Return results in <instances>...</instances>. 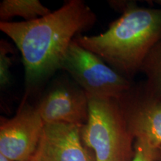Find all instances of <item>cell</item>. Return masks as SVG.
Segmentation results:
<instances>
[{"mask_svg": "<svg viewBox=\"0 0 161 161\" xmlns=\"http://www.w3.org/2000/svg\"><path fill=\"white\" fill-rule=\"evenodd\" d=\"M12 46L5 40L0 41V85L5 88L10 82V68L12 64Z\"/></svg>", "mask_w": 161, "mask_h": 161, "instance_id": "obj_11", "label": "cell"}, {"mask_svg": "<svg viewBox=\"0 0 161 161\" xmlns=\"http://www.w3.org/2000/svg\"><path fill=\"white\" fill-rule=\"evenodd\" d=\"M159 161H161V148H160V160H159Z\"/></svg>", "mask_w": 161, "mask_h": 161, "instance_id": "obj_16", "label": "cell"}, {"mask_svg": "<svg viewBox=\"0 0 161 161\" xmlns=\"http://www.w3.org/2000/svg\"><path fill=\"white\" fill-rule=\"evenodd\" d=\"M86 95L104 99H119L134 84L112 69L103 60L80 46L70 43L60 64Z\"/></svg>", "mask_w": 161, "mask_h": 161, "instance_id": "obj_4", "label": "cell"}, {"mask_svg": "<svg viewBox=\"0 0 161 161\" xmlns=\"http://www.w3.org/2000/svg\"><path fill=\"white\" fill-rule=\"evenodd\" d=\"M45 124L68 123L84 126L89 118V98L83 89L71 84L55 86L36 106Z\"/></svg>", "mask_w": 161, "mask_h": 161, "instance_id": "obj_7", "label": "cell"}, {"mask_svg": "<svg viewBox=\"0 0 161 161\" xmlns=\"http://www.w3.org/2000/svg\"><path fill=\"white\" fill-rule=\"evenodd\" d=\"M118 102L135 140L161 148V99L148 96L140 84L133 85Z\"/></svg>", "mask_w": 161, "mask_h": 161, "instance_id": "obj_6", "label": "cell"}, {"mask_svg": "<svg viewBox=\"0 0 161 161\" xmlns=\"http://www.w3.org/2000/svg\"><path fill=\"white\" fill-rule=\"evenodd\" d=\"M0 161H13V160H11V159L8 158L7 156L4 155V154L0 153Z\"/></svg>", "mask_w": 161, "mask_h": 161, "instance_id": "obj_13", "label": "cell"}, {"mask_svg": "<svg viewBox=\"0 0 161 161\" xmlns=\"http://www.w3.org/2000/svg\"><path fill=\"white\" fill-rule=\"evenodd\" d=\"M140 72L146 76V80L141 83L145 92L150 97L161 99V40L147 55Z\"/></svg>", "mask_w": 161, "mask_h": 161, "instance_id": "obj_10", "label": "cell"}, {"mask_svg": "<svg viewBox=\"0 0 161 161\" xmlns=\"http://www.w3.org/2000/svg\"><path fill=\"white\" fill-rule=\"evenodd\" d=\"M83 126L45 124L37 153L39 161H96L81 138Z\"/></svg>", "mask_w": 161, "mask_h": 161, "instance_id": "obj_8", "label": "cell"}, {"mask_svg": "<svg viewBox=\"0 0 161 161\" xmlns=\"http://www.w3.org/2000/svg\"><path fill=\"white\" fill-rule=\"evenodd\" d=\"M51 12L38 0H3L0 3L1 22H9L15 17L31 21L45 17Z\"/></svg>", "mask_w": 161, "mask_h": 161, "instance_id": "obj_9", "label": "cell"}, {"mask_svg": "<svg viewBox=\"0 0 161 161\" xmlns=\"http://www.w3.org/2000/svg\"><path fill=\"white\" fill-rule=\"evenodd\" d=\"M134 154L131 161H159L160 148H154L143 140H136L134 143Z\"/></svg>", "mask_w": 161, "mask_h": 161, "instance_id": "obj_12", "label": "cell"}, {"mask_svg": "<svg viewBox=\"0 0 161 161\" xmlns=\"http://www.w3.org/2000/svg\"><path fill=\"white\" fill-rule=\"evenodd\" d=\"M26 161H39V157H38V154H37V152H36L35 154L33 157H32L31 158H30L29 160H28Z\"/></svg>", "mask_w": 161, "mask_h": 161, "instance_id": "obj_14", "label": "cell"}, {"mask_svg": "<svg viewBox=\"0 0 161 161\" xmlns=\"http://www.w3.org/2000/svg\"><path fill=\"white\" fill-rule=\"evenodd\" d=\"M122 14L104 33L75 38L80 46L131 80L145 59L161 40V8L126 4Z\"/></svg>", "mask_w": 161, "mask_h": 161, "instance_id": "obj_2", "label": "cell"}, {"mask_svg": "<svg viewBox=\"0 0 161 161\" xmlns=\"http://www.w3.org/2000/svg\"><path fill=\"white\" fill-rule=\"evenodd\" d=\"M88 98L89 118L81 128V138L93 151L96 161H131L135 154V139L118 100L90 96Z\"/></svg>", "mask_w": 161, "mask_h": 161, "instance_id": "obj_3", "label": "cell"}, {"mask_svg": "<svg viewBox=\"0 0 161 161\" xmlns=\"http://www.w3.org/2000/svg\"><path fill=\"white\" fill-rule=\"evenodd\" d=\"M96 15L81 0H69L60 8L31 21L0 22V30L21 52L29 87L49 78L60 64L70 43L90 29Z\"/></svg>", "mask_w": 161, "mask_h": 161, "instance_id": "obj_1", "label": "cell"}, {"mask_svg": "<svg viewBox=\"0 0 161 161\" xmlns=\"http://www.w3.org/2000/svg\"><path fill=\"white\" fill-rule=\"evenodd\" d=\"M155 2H156L159 5H160V6H161V0H158V1H155Z\"/></svg>", "mask_w": 161, "mask_h": 161, "instance_id": "obj_15", "label": "cell"}, {"mask_svg": "<svg viewBox=\"0 0 161 161\" xmlns=\"http://www.w3.org/2000/svg\"><path fill=\"white\" fill-rule=\"evenodd\" d=\"M44 125L36 107L23 102L14 117L1 118L0 153L13 161L29 160L37 152Z\"/></svg>", "mask_w": 161, "mask_h": 161, "instance_id": "obj_5", "label": "cell"}]
</instances>
